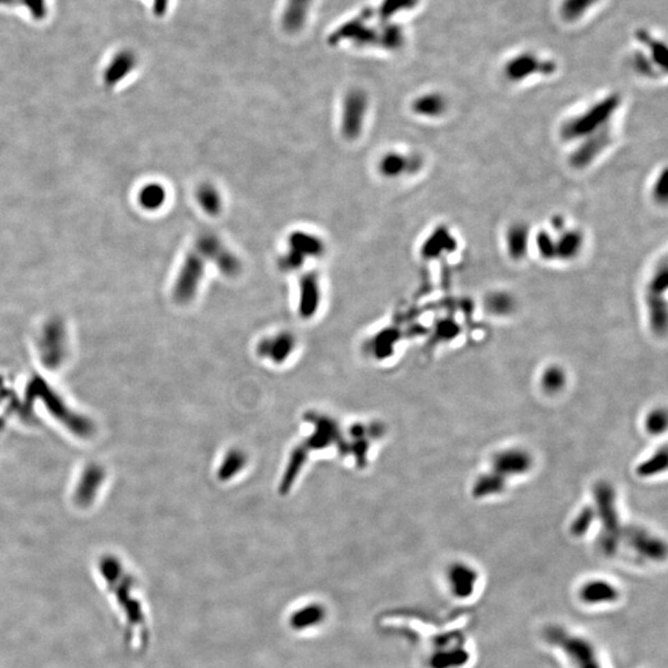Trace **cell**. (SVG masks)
Listing matches in <instances>:
<instances>
[{
  "label": "cell",
  "mask_w": 668,
  "mask_h": 668,
  "mask_svg": "<svg viewBox=\"0 0 668 668\" xmlns=\"http://www.w3.org/2000/svg\"><path fill=\"white\" fill-rule=\"evenodd\" d=\"M620 104L622 100L618 94L604 97L578 115L567 119L559 130L561 138L569 142H578L609 128L610 122L620 108Z\"/></svg>",
  "instance_id": "6da1fadb"
},
{
  "label": "cell",
  "mask_w": 668,
  "mask_h": 668,
  "mask_svg": "<svg viewBox=\"0 0 668 668\" xmlns=\"http://www.w3.org/2000/svg\"><path fill=\"white\" fill-rule=\"evenodd\" d=\"M324 252L326 245L318 235L297 230L288 235V249L279 264L284 271H296L305 265L307 259L321 258Z\"/></svg>",
  "instance_id": "7a4b0ae2"
},
{
  "label": "cell",
  "mask_w": 668,
  "mask_h": 668,
  "mask_svg": "<svg viewBox=\"0 0 668 668\" xmlns=\"http://www.w3.org/2000/svg\"><path fill=\"white\" fill-rule=\"evenodd\" d=\"M207 264V260L194 246L187 252L175 280L174 297L176 301L186 304L197 295L201 282L205 277Z\"/></svg>",
  "instance_id": "3957f363"
},
{
  "label": "cell",
  "mask_w": 668,
  "mask_h": 668,
  "mask_svg": "<svg viewBox=\"0 0 668 668\" xmlns=\"http://www.w3.org/2000/svg\"><path fill=\"white\" fill-rule=\"evenodd\" d=\"M369 109V98L363 89H353L346 94L342 114L340 131L346 140H357L363 133L364 125Z\"/></svg>",
  "instance_id": "277c9868"
},
{
  "label": "cell",
  "mask_w": 668,
  "mask_h": 668,
  "mask_svg": "<svg viewBox=\"0 0 668 668\" xmlns=\"http://www.w3.org/2000/svg\"><path fill=\"white\" fill-rule=\"evenodd\" d=\"M668 286L667 259L663 258L652 271L650 282L647 285L646 304L650 312L651 323L655 328H666L667 319V302L666 293Z\"/></svg>",
  "instance_id": "5b68a950"
},
{
  "label": "cell",
  "mask_w": 668,
  "mask_h": 668,
  "mask_svg": "<svg viewBox=\"0 0 668 668\" xmlns=\"http://www.w3.org/2000/svg\"><path fill=\"white\" fill-rule=\"evenodd\" d=\"M194 248L202 254L207 263L216 265L223 275L235 277L241 274V260L217 235L212 233L200 235L194 243Z\"/></svg>",
  "instance_id": "8992f818"
},
{
  "label": "cell",
  "mask_w": 668,
  "mask_h": 668,
  "mask_svg": "<svg viewBox=\"0 0 668 668\" xmlns=\"http://www.w3.org/2000/svg\"><path fill=\"white\" fill-rule=\"evenodd\" d=\"M556 66L551 61H546L535 53H519L506 62L504 76L509 82L519 83L539 75H551Z\"/></svg>",
  "instance_id": "52a82bcc"
},
{
  "label": "cell",
  "mask_w": 668,
  "mask_h": 668,
  "mask_svg": "<svg viewBox=\"0 0 668 668\" xmlns=\"http://www.w3.org/2000/svg\"><path fill=\"white\" fill-rule=\"evenodd\" d=\"M423 158L417 154L389 151L381 156L378 163V171L387 178H400L412 176L423 169Z\"/></svg>",
  "instance_id": "ba28073f"
},
{
  "label": "cell",
  "mask_w": 668,
  "mask_h": 668,
  "mask_svg": "<svg viewBox=\"0 0 668 668\" xmlns=\"http://www.w3.org/2000/svg\"><path fill=\"white\" fill-rule=\"evenodd\" d=\"M611 142V131L609 128L599 131L597 134L591 135L583 140L578 141L575 150L569 156V164L577 170H583L593 164L599 158V155L605 151Z\"/></svg>",
  "instance_id": "9c48e42d"
},
{
  "label": "cell",
  "mask_w": 668,
  "mask_h": 668,
  "mask_svg": "<svg viewBox=\"0 0 668 668\" xmlns=\"http://www.w3.org/2000/svg\"><path fill=\"white\" fill-rule=\"evenodd\" d=\"M556 238V260L563 263L573 261L584 248V234L578 229H563L555 235Z\"/></svg>",
  "instance_id": "30bf717a"
},
{
  "label": "cell",
  "mask_w": 668,
  "mask_h": 668,
  "mask_svg": "<svg viewBox=\"0 0 668 668\" xmlns=\"http://www.w3.org/2000/svg\"><path fill=\"white\" fill-rule=\"evenodd\" d=\"M448 100L438 92L421 94L415 98L411 106L416 115L426 119H440L448 111Z\"/></svg>",
  "instance_id": "8fae6325"
},
{
  "label": "cell",
  "mask_w": 668,
  "mask_h": 668,
  "mask_svg": "<svg viewBox=\"0 0 668 668\" xmlns=\"http://www.w3.org/2000/svg\"><path fill=\"white\" fill-rule=\"evenodd\" d=\"M530 229L525 223H512L505 233L506 252L512 260H522L530 248Z\"/></svg>",
  "instance_id": "7c38bea8"
},
{
  "label": "cell",
  "mask_w": 668,
  "mask_h": 668,
  "mask_svg": "<svg viewBox=\"0 0 668 668\" xmlns=\"http://www.w3.org/2000/svg\"><path fill=\"white\" fill-rule=\"evenodd\" d=\"M321 297V282L316 271H308L299 280V307L301 313L312 315Z\"/></svg>",
  "instance_id": "4fadbf2b"
},
{
  "label": "cell",
  "mask_w": 668,
  "mask_h": 668,
  "mask_svg": "<svg viewBox=\"0 0 668 668\" xmlns=\"http://www.w3.org/2000/svg\"><path fill=\"white\" fill-rule=\"evenodd\" d=\"M196 200L210 217H217L223 211V197L221 191L211 182H203L196 189Z\"/></svg>",
  "instance_id": "5bb4252c"
},
{
  "label": "cell",
  "mask_w": 668,
  "mask_h": 668,
  "mask_svg": "<svg viewBox=\"0 0 668 668\" xmlns=\"http://www.w3.org/2000/svg\"><path fill=\"white\" fill-rule=\"evenodd\" d=\"M136 61L131 53H119L115 59L111 61L109 66L104 71V83L108 87H114L123 78L128 76L134 70Z\"/></svg>",
  "instance_id": "9a60e30c"
},
{
  "label": "cell",
  "mask_w": 668,
  "mask_h": 668,
  "mask_svg": "<svg viewBox=\"0 0 668 668\" xmlns=\"http://www.w3.org/2000/svg\"><path fill=\"white\" fill-rule=\"evenodd\" d=\"M451 243H456V241L449 234V232H447L443 228L437 229L434 230V234L429 235L427 241H425L421 252L425 258H437L442 254H445L443 252H447L449 246L452 248Z\"/></svg>",
  "instance_id": "2e32d148"
},
{
  "label": "cell",
  "mask_w": 668,
  "mask_h": 668,
  "mask_svg": "<svg viewBox=\"0 0 668 668\" xmlns=\"http://www.w3.org/2000/svg\"><path fill=\"white\" fill-rule=\"evenodd\" d=\"M312 0H288L286 10L284 12V24L288 29H301L302 24L307 18V12L311 6Z\"/></svg>",
  "instance_id": "e0dca14e"
},
{
  "label": "cell",
  "mask_w": 668,
  "mask_h": 668,
  "mask_svg": "<svg viewBox=\"0 0 668 668\" xmlns=\"http://www.w3.org/2000/svg\"><path fill=\"white\" fill-rule=\"evenodd\" d=\"M167 198V194L163 185L160 183H149L141 188L139 192V203L142 208L147 211H156L165 205Z\"/></svg>",
  "instance_id": "ac0fdd59"
},
{
  "label": "cell",
  "mask_w": 668,
  "mask_h": 668,
  "mask_svg": "<svg viewBox=\"0 0 668 668\" xmlns=\"http://www.w3.org/2000/svg\"><path fill=\"white\" fill-rule=\"evenodd\" d=\"M598 3L599 0H562L561 15L566 21L575 23L586 17Z\"/></svg>",
  "instance_id": "d6986e66"
},
{
  "label": "cell",
  "mask_w": 668,
  "mask_h": 668,
  "mask_svg": "<svg viewBox=\"0 0 668 668\" xmlns=\"http://www.w3.org/2000/svg\"><path fill=\"white\" fill-rule=\"evenodd\" d=\"M535 246L544 260H556V238L551 230L542 229L536 233Z\"/></svg>",
  "instance_id": "ffe728a7"
},
{
  "label": "cell",
  "mask_w": 668,
  "mask_h": 668,
  "mask_svg": "<svg viewBox=\"0 0 668 668\" xmlns=\"http://www.w3.org/2000/svg\"><path fill=\"white\" fill-rule=\"evenodd\" d=\"M667 170L663 169L652 186V197L658 205H666L668 197Z\"/></svg>",
  "instance_id": "44dd1931"
},
{
  "label": "cell",
  "mask_w": 668,
  "mask_h": 668,
  "mask_svg": "<svg viewBox=\"0 0 668 668\" xmlns=\"http://www.w3.org/2000/svg\"><path fill=\"white\" fill-rule=\"evenodd\" d=\"M488 304H489V307L492 308V311L501 315V313H508L509 310L511 311L514 301L511 299L510 295H508V293H497L489 296Z\"/></svg>",
  "instance_id": "7402d4cb"
},
{
  "label": "cell",
  "mask_w": 668,
  "mask_h": 668,
  "mask_svg": "<svg viewBox=\"0 0 668 668\" xmlns=\"http://www.w3.org/2000/svg\"><path fill=\"white\" fill-rule=\"evenodd\" d=\"M171 0H153L154 8H155V12L158 14H163V12L167 10V8L170 6Z\"/></svg>",
  "instance_id": "603a6c76"
}]
</instances>
